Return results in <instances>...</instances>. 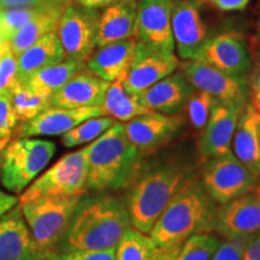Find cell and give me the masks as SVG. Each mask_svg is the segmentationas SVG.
Here are the masks:
<instances>
[{"mask_svg":"<svg viewBox=\"0 0 260 260\" xmlns=\"http://www.w3.org/2000/svg\"><path fill=\"white\" fill-rule=\"evenodd\" d=\"M130 226L124 198L106 191L84 194L56 253L116 248Z\"/></svg>","mask_w":260,"mask_h":260,"instance_id":"obj_1","label":"cell"},{"mask_svg":"<svg viewBox=\"0 0 260 260\" xmlns=\"http://www.w3.org/2000/svg\"><path fill=\"white\" fill-rule=\"evenodd\" d=\"M197 180L193 167L180 160L142 164L124 197L132 225L149 234L172 199Z\"/></svg>","mask_w":260,"mask_h":260,"instance_id":"obj_2","label":"cell"},{"mask_svg":"<svg viewBox=\"0 0 260 260\" xmlns=\"http://www.w3.org/2000/svg\"><path fill=\"white\" fill-rule=\"evenodd\" d=\"M142 158L126 138L124 124L116 122L87 146L88 191L126 189L144 164Z\"/></svg>","mask_w":260,"mask_h":260,"instance_id":"obj_3","label":"cell"},{"mask_svg":"<svg viewBox=\"0 0 260 260\" xmlns=\"http://www.w3.org/2000/svg\"><path fill=\"white\" fill-rule=\"evenodd\" d=\"M217 205L195 180L172 199L149 232L159 248L180 251L188 237L214 230Z\"/></svg>","mask_w":260,"mask_h":260,"instance_id":"obj_4","label":"cell"},{"mask_svg":"<svg viewBox=\"0 0 260 260\" xmlns=\"http://www.w3.org/2000/svg\"><path fill=\"white\" fill-rule=\"evenodd\" d=\"M83 195H51L18 203L25 222L47 260L67 233Z\"/></svg>","mask_w":260,"mask_h":260,"instance_id":"obj_5","label":"cell"},{"mask_svg":"<svg viewBox=\"0 0 260 260\" xmlns=\"http://www.w3.org/2000/svg\"><path fill=\"white\" fill-rule=\"evenodd\" d=\"M56 152L52 141L17 138L0 154V181L12 193H22L50 162Z\"/></svg>","mask_w":260,"mask_h":260,"instance_id":"obj_6","label":"cell"},{"mask_svg":"<svg viewBox=\"0 0 260 260\" xmlns=\"http://www.w3.org/2000/svg\"><path fill=\"white\" fill-rule=\"evenodd\" d=\"M87 188V146L65 154L25 189L18 203L51 195H84Z\"/></svg>","mask_w":260,"mask_h":260,"instance_id":"obj_7","label":"cell"},{"mask_svg":"<svg viewBox=\"0 0 260 260\" xmlns=\"http://www.w3.org/2000/svg\"><path fill=\"white\" fill-rule=\"evenodd\" d=\"M199 181L207 195L219 205L255 190L259 186V178L233 153L205 161Z\"/></svg>","mask_w":260,"mask_h":260,"instance_id":"obj_8","label":"cell"},{"mask_svg":"<svg viewBox=\"0 0 260 260\" xmlns=\"http://www.w3.org/2000/svg\"><path fill=\"white\" fill-rule=\"evenodd\" d=\"M102 12L70 2L61 15L57 34L65 59L86 61L96 48L98 28Z\"/></svg>","mask_w":260,"mask_h":260,"instance_id":"obj_9","label":"cell"},{"mask_svg":"<svg viewBox=\"0 0 260 260\" xmlns=\"http://www.w3.org/2000/svg\"><path fill=\"white\" fill-rule=\"evenodd\" d=\"M180 69L195 89L206 92L220 103L242 106L248 103L249 82L245 76H234L197 60L180 63Z\"/></svg>","mask_w":260,"mask_h":260,"instance_id":"obj_10","label":"cell"},{"mask_svg":"<svg viewBox=\"0 0 260 260\" xmlns=\"http://www.w3.org/2000/svg\"><path fill=\"white\" fill-rule=\"evenodd\" d=\"M176 0H140L135 38L142 45L164 54H175L171 16Z\"/></svg>","mask_w":260,"mask_h":260,"instance_id":"obj_11","label":"cell"},{"mask_svg":"<svg viewBox=\"0 0 260 260\" xmlns=\"http://www.w3.org/2000/svg\"><path fill=\"white\" fill-rule=\"evenodd\" d=\"M181 61L176 54H164L138 41L128 71L122 79L123 88L129 95L138 96L158 81L174 74Z\"/></svg>","mask_w":260,"mask_h":260,"instance_id":"obj_12","label":"cell"},{"mask_svg":"<svg viewBox=\"0 0 260 260\" xmlns=\"http://www.w3.org/2000/svg\"><path fill=\"white\" fill-rule=\"evenodd\" d=\"M193 60L234 76H245L252 68L251 53L245 38L233 31L207 39Z\"/></svg>","mask_w":260,"mask_h":260,"instance_id":"obj_13","label":"cell"},{"mask_svg":"<svg viewBox=\"0 0 260 260\" xmlns=\"http://www.w3.org/2000/svg\"><path fill=\"white\" fill-rule=\"evenodd\" d=\"M183 125V117L152 111L124 124L126 138L144 155L151 154L176 138Z\"/></svg>","mask_w":260,"mask_h":260,"instance_id":"obj_14","label":"cell"},{"mask_svg":"<svg viewBox=\"0 0 260 260\" xmlns=\"http://www.w3.org/2000/svg\"><path fill=\"white\" fill-rule=\"evenodd\" d=\"M214 230L224 240L252 237L260 232V199L249 191L217 207Z\"/></svg>","mask_w":260,"mask_h":260,"instance_id":"obj_15","label":"cell"},{"mask_svg":"<svg viewBox=\"0 0 260 260\" xmlns=\"http://www.w3.org/2000/svg\"><path fill=\"white\" fill-rule=\"evenodd\" d=\"M245 106L220 103L217 100L198 146L201 161L205 162L209 159L233 153L234 133Z\"/></svg>","mask_w":260,"mask_h":260,"instance_id":"obj_16","label":"cell"},{"mask_svg":"<svg viewBox=\"0 0 260 260\" xmlns=\"http://www.w3.org/2000/svg\"><path fill=\"white\" fill-rule=\"evenodd\" d=\"M175 50L183 60H193L206 42L207 28L200 11V3L176 0L171 16Z\"/></svg>","mask_w":260,"mask_h":260,"instance_id":"obj_17","label":"cell"},{"mask_svg":"<svg viewBox=\"0 0 260 260\" xmlns=\"http://www.w3.org/2000/svg\"><path fill=\"white\" fill-rule=\"evenodd\" d=\"M0 260H47L32 237L19 204L0 217Z\"/></svg>","mask_w":260,"mask_h":260,"instance_id":"obj_18","label":"cell"},{"mask_svg":"<svg viewBox=\"0 0 260 260\" xmlns=\"http://www.w3.org/2000/svg\"><path fill=\"white\" fill-rule=\"evenodd\" d=\"M100 116H106L102 106L81 109H48L30 121L21 123L16 129L15 135L16 139L39 135H63L87 119Z\"/></svg>","mask_w":260,"mask_h":260,"instance_id":"obj_19","label":"cell"},{"mask_svg":"<svg viewBox=\"0 0 260 260\" xmlns=\"http://www.w3.org/2000/svg\"><path fill=\"white\" fill-rule=\"evenodd\" d=\"M110 82L88 70L81 71L50 98V109H81L102 106Z\"/></svg>","mask_w":260,"mask_h":260,"instance_id":"obj_20","label":"cell"},{"mask_svg":"<svg viewBox=\"0 0 260 260\" xmlns=\"http://www.w3.org/2000/svg\"><path fill=\"white\" fill-rule=\"evenodd\" d=\"M194 90V87L180 71L158 81L151 88L135 98L142 106L151 111L177 115Z\"/></svg>","mask_w":260,"mask_h":260,"instance_id":"obj_21","label":"cell"},{"mask_svg":"<svg viewBox=\"0 0 260 260\" xmlns=\"http://www.w3.org/2000/svg\"><path fill=\"white\" fill-rule=\"evenodd\" d=\"M136 45V38H130L96 47L86 60V69L110 83L123 79L134 58Z\"/></svg>","mask_w":260,"mask_h":260,"instance_id":"obj_22","label":"cell"},{"mask_svg":"<svg viewBox=\"0 0 260 260\" xmlns=\"http://www.w3.org/2000/svg\"><path fill=\"white\" fill-rule=\"evenodd\" d=\"M260 112L247 103L240 115L232 142V152L251 174L260 180V145L258 123Z\"/></svg>","mask_w":260,"mask_h":260,"instance_id":"obj_23","label":"cell"},{"mask_svg":"<svg viewBox=\"0 0 260 260\" xmlns=\"http://www.w3.org/2000/svg\"><path fill=\"white\" fill-rule=\"evenodd\" d=\"M140 0H119L100 14L96 47L135 38Z\"/></svg>","mask_w":260,"mask_h":260,"instance_id":"obj_24","label":"cell"},{"mask_svg":"<svg viewBox=\"0 0 260 260\" xmlns=\"http://www.w3.org/2000/svg\"><path fill=\"white\" fill-rule=\"evenodd\" d=\"M65 60V53L57 30L35 41L17 56V83H27L38 71Z\"/></svg>","mask_w":260,"mask_h":260,"instance_id":"obj_25","label":"cell"},{"mask_svg":"<svg viewBox=\"0 0 260 260\" xmlns=\"http://www.w3.org/2000/svg\"><path fill=\"white\" fill-rule=\"evenodd\" d=\"M73 0H47L44 3L41 11L22 27L12 37L9 42V47L16 56L27 50L35 41L48 34L56 31L59 24L60 17L65 8Z\"/></svg>","mask_w":260,"mask_h":260,"instance_id":"obj_26","label":"cell"},{"mask_svg":"<svg viewBox=\"0 0 260 260\" xmlns=\"http://www.w3.org/2000/svg\"><path fill=\"white\" fill-rule=\"evenodd\" d=\"M177 252L159 248L147 234L130 226L116 247V260H174Z\"/></svg>","mask_w":260,"mask_h":260,"instance_id":"obj_27","label":"cell"},{"mask_svg":"<svg viewBox=\"0 0 260 260\" xmlns=\"http://www.w3.org/2000/svg\"><path fill=\"white\" fill-rule=\"evenodd\" d=\"M83 70H86V61L65 59L59 64L47 67L35 73L25 84L41 95L51 98L65 83Z\"/></svg>","mask_w":260,"mask_h":260,"instance_id":"obj_28","label":"cell"},{"mask_svg":"<svg viewBox=\"0 0 260 260\" xmlns=\"http://www.w3.org/2000/svg\"><path fill=\"white\" fill-rule=\"evenodd\" d=\"M102 107L106 116L119 122H129L136 117L152 112L147 107L142 106L135 96L125 92L122 79L110 83Z\"/></svg>","mask_w":260,"mask_h":260,"instance_id":"obj_29","label":"cell"},{"mask_svg":"<svg viewBox=\"0 0 260 260\" xmlns=\"http://www.w3.org/2000/svg\"><path fill=\"white\" fill-rule=\"evenodd\" d=\"M9 98L19 123L30 121L50 109V98L37 93L25 83L16 84L15 88L10 92Z\"/></svg>","mask_w":260,"mask_h":260,"instance_id":"obj_30","label":"cell"},{"mask_svg":"<svg viewBox=\"0 0 260 260\" xmlns=\"http://www.w3.org/2000/svg\"><path fill=\"white\" fill-rule=\"evenodd\" d=\"M117 121L110 116H100L89 118L75 126L74 129L61 135V142L65 147H76V146L87 144L102 136Z\"/></svg>","mask_w":260,"mask_h":260,"instance_id":"obj_31","label":"cell"},{"mask_svg":"<svg viewBox=\"0 0 260 260\" xmlns=\"http://www.w3.org/2000/svg\"><path fill=\"white\" fill-rule=\"evenodd\" d=\"M222 240L212 233H201L188 237L174 260H212Z\"/></svg>","mask_w":260,"mask_h":260,"instance_id":"obj_32","label":"cell"},{"mask_svg":"<svg viewBox=\"0 0 260 260\" xmlns=\"http://www.w3.org/2000/svg\"><path fill=\"white\" fill-rule=\"evenodd\" d=\"M42 6H44V3L37 6H27V8L0 9V25L4 31L6 41H9L28 22H30L41 11Z\"/></svg>","mask_w":260,"mask_h":260,"instance_id":"obj_33","label":"cell"},{"mask_svg":"<svg viewBox=\"0 0 260 260\" xmlns=\"http://www.w3.org/2000/svg\"><path fill=\"white\" fill-rule=\"evenodd\" d=\"M217 100L203 90L195 89L187 102L188 117L197 129H204Z\"/></svg>","mask_w":260,"mask_h":260,"instance_id":"obj_34","label":"cell"},{"mask_svg":"<svg viewBox=\"0 0 260 260\" xmlns=\"http://www.w3.org/2000/svg\"><path fill=\"white\" fill-rule=\"evenodd\" d=\"M18 126V121L12 110L8 94L0 93V154L10 144Z\"/></svg>","mask_w":260,"mask_h":260,"instance_id":"obj_35","label":"cell"},{"mask_svg":"<svg viewBox=\"0 0 260 260\" xmlns=\"http://www.w3.org/2000/svg\"><path fill=\"white\" fill-rule=\"evenodd\" d=\"M17 84V56L6 50L0 57V93L10 94Z\"/></svg>","mask_w":260,"mask_h":260,"instance_id":"obj_36","label":"cell"},{"mask_svg":"<svg viewBox=\"0 0 260 260\" xmlns=\"http://www.w3.org/2000/svg\"><path fill=\"white\" fill-rule=\"evenodd\" d=\"M48 260H116V248L103 251H70L54 253Z\"/></svg>","mask_w":260,"mask_h":260,"instance_id":"obj_37","label":"cell"},{"mask_svg":"<svg viewBox=\"0 0 260 260\" xmlns=\"http://www.w3.org/2000/svg\"><path fill=\"white\" fill-rule=\"evenodd\" d=\"M251 239V237H249ZM247 237L234 240H224L217 249L212 260H242L243 251L248 242Z\"/></svg>","mask_w":260,"mask_h":260,"instance_id":"obj_38","label":"cell"},{"mask_svg":"<svg viewBox=\"0 0 260 260\" xmlns=\"http://www.w3.org/2000/svg\"><path fill=\"white\" fill-rule=\"evenodd\" d=\"M211 5L223 12L242 11L252 0H207Z\"/></svg>","mask_w":260,"mask_h":260,"instance_id":"obj_39","label":"cell"},{"mask_svg":"<svg viewBox=\"0 0 260 260\" xmlns=\"http://www.w3.org/2000/svg\"><path fill=\"white\" fill-rule=\"evenodd\" d=\"M242 260H260V232L248 240Z\"/></svg>","mask_w":260,"mask_h":260,"instance_id":"obj_40","label":"cell"},{"mask_svg":"<svg viewBox=\"0 0 260 260\" xmlns=\"http://www.w3.org/2000/svg\"><path fill=\"white\" fill-rule=\"evenodd\" d=\"M249 92L252 96V105L255 107L256 111L260 112V67L254 74L251 82H249Z\"/></svg>","mask_w":260,"mask_h":260,"instance_id":"obj_41","label":"cell"},{"mask_svg":"<svg viewBox=\"0 0 260 260\" xmlns=\"http://www.w3.org/2000/svg\"><path fill=\"white\" fill-rule=\"evenodd\" d=\"M47 0H0V9L12 8H27V6H37Z\"/></svg>","mask_w":260,"mask_h":260,"instance_id":"obj_42","label":"cell"},{"mask_svg":"<svg viewBox=\"0 0 260 260\" xmlns=\"http://www.w3.org/2000/svg\"><path fill=\"white\" fill-rule=\"evenodd\" d=\"M18 204V198L0 189V217Z\"/></svg>","mask_w":260,"mask_h":260,"instance_id":"obj_43","label":"cell"},{"mask_svg":"<svg viewBox=\"0 0 260 260\" xmlns=\"http://www.w3.org/2000/svg\"><path fill=\"white\" fill-rule=\"evenodd\" d=\"M76 4L86 6V8L89 9H102V8H107V6L115 4V3L119 2V0H74Z\"/></svg>","mask_w":260,"mask_h":260,"instance_id":"obj_44","label":"cell"},{"mask_svg":"<svg viewBox=\"0 0 260 260\" xmlns=\"http://www.w3.org/2000/svg\"><path fill=\"white\" fill-rule=\"evenodd\" d=\"M8 48H9V42H2V44H0V57H2V54L4 53Z\"/></svg>","mask_w":260,"mask_h":260,"instance_id":"obj_45","label":"cell"},{"mask_svg":"<svg viewBox=\"0 0 260 260\" xmlns=\"http://www.w3.org/2000/svg\"><path fill=\"white\" fill-rule=\"evenodd\" d=\"M255 59H256V63H258V67H260V44L258 45V46H256Z\"/></svg>","mask_w":260,"mask_h":260,"instance_id":"obj_46","label":"cell"},{"mask_svg":"<svg viewBox=\"0 0 260 260\" xmlns=\"http://www.w3.org/2000/svg\"><path fill=\"white\" fill-rule=\"evenodd\" d=\"M2 42H8V41H6V38H5V35H4V31H3L2 25H0V44H2Z\"/></svg>","mask_w":260,"mask_h":260,"instance_id":"obj_47","label":"cell"},{"mask_svg":"<svg viewBox=\"0 0 260 260\" xmlns=\"http://www.w3.org/2000/svg\"><path fill=\"white\" fill-rule=\"evenodd\" d=\"M256 37H258V40L260 41V19H259V23H258V31H256Z\"/></svg>","mask_w":260,"mask_h":260,"instance_id":"obj_48","label":"cell"},{"mask_svg":"<svg viewBox=\"0 0 260 260\" xmlns=\"http://www.w3.org/2000/svg\"><path fill=\"white\" fill-rule=\"evenodd\" d=\"M258 134H259V145H260V119H259V123H258Z\"/></svg>","mask_w":260,"mask_h":260,"instance_id":"obj_49","label":"cell"},{"mask_svg":"<svg viewBox=\"0 0 260 260\" xmlns=\"http://www.w3.org/2000/svg\"><path fill=\"white\" fill-rule=\"evenodd\" d=\"M255 191H256V193H258V195H259V199H260V187H259V186L255 188Z\"/></svg>","mask_w":260,"mask_h":260,"instance_id":"obj_50","label":"cell"},{"mask_svg":"<svg viewBox=\"0 0 260 260\" xmlns=\"http://www.w3.org/2000/svg\"><path fill=\"white\" fill-rule=\"evenodd\" d=\"M191 2H197V3H200V2H204V0H191Z\"/></svg>","mask_w":260,"mask_h":260,"instance_id":"obj_51","label":"cell"},{"mask_svg":"<svg viewBox=\"0 0 260 260\" xmlns=\"http://www.w3.org/2000/svg\"><path fill=\"white\" fill-rule=\"evenodd\" d=\"M259 187H260V186H259Z\"/></svg>","mask_w":260,"mask_h":260,"instance_id":"obj_52","label":"cell"}]
</instances>
